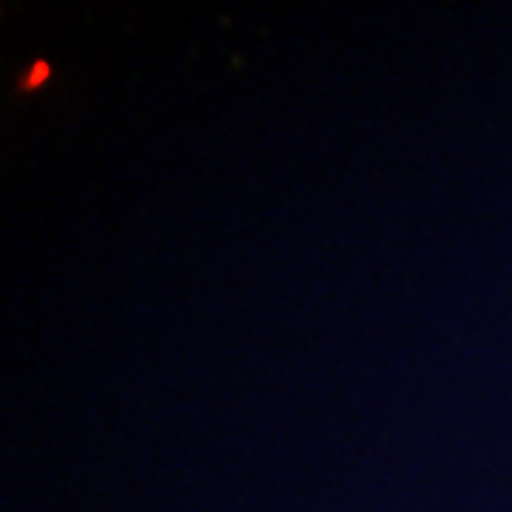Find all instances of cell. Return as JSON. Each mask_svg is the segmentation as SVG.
Segmentation results:
<instances>
[{"mask_svg":"<svg viewBox=\"0 0 512 512\" xmlns=\"http://www.w3.org/2000/svg\"><path fill=\"white\" fill-rule=\"evenodd\" d=\"M49 77H52V66H49L46 60H35V63L26 69V74L20 77L18 89L20 92H35V89H40Z\"/></svg>","mask_w":512,"mask_h":512,"instance_id":"1","label":"cell"}]
</instances>
